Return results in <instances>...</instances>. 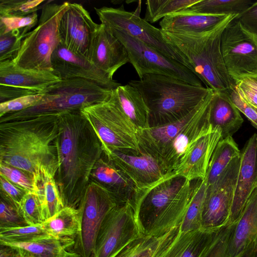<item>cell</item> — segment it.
<instances>
[{
	"instance_id": "1",
	"label": "cell",
	"mask_w": 257,
	"mask_h": 257,
	"mask_svg": "<svg viewBox=\"0 0 257 257\" xmlns=\"http://www.w3.org/2000/svg\"><path fill=\"white\" fill-rule=\"evenodd\" d=\"M55 176L64 207L78 209L103 152L93 128L79 111L60 113Z\"/></svg>"
},
{
	"instance_id": "2",
	"label": "cell",
	"mask_w": 257,
	"mask_h": 257,
	"mask_svg": "<svg viewBox=\"0 0 257 257\" xmlns=\"http://www.w3.org/2000/svg\"><path fill=\"white\" fill-rule=\"evenodd\" d=\"M60 114L0 121V163L19 169L32 179L41 167L55 177Z\"/></svg>"
},
{
	"instance_id": "3",
	"label": "cell",
	"mask_w": 257,
	"mask_h": 257,
	"mask_svg": "<svg viewBox=\"0 0 257 257\" xmlns=\"http://www.w3.org/2000/svg\"><path fill=\"white\" fill-rule=\"evenodd\" d=\"M238 15H229L212 29L200 33L172 34L163 38L188 63L190 69L215 91H230L235 84L226 68L221 51L223 31Z\"/></svg>"
},
{
	"instance_id": "4",
	"label": "cell",
	"mask_w": 257,
	"mask_h": 257,
	"mask_svg": "<svg viewBox=\"0 0 257 257\" xmlns=\"http://www.w3.org/2000/svg\"><path fill=\"white\" fill-rule=\"evenodd\" d=\"M128 84L142 94L150 110V125L155 126L185 117L206 97L211 89L190 84L174 77L156 74L144 75Z\"/></svg>"
},
{
	"instance_id": "5",
	"label": "cell",
	"mask_w": 257,
	"mask_h": 257,
	"mask_svg": "<svg viewBox=\"0 0 257 257\" xmlns=\"http://www.w3.org/2000/svg\"><path fill=\"white\" fill-rule=\"evenodd\" d=\"M192 189V182L181 177L170 178L153 188L139 211L143 234L160 236L180 226L189 206Z\"/></svg>"
},
{
	"instance_id": "6",
	"label": "cell",
	"mask_w": 257,
	"mask_h": 257,
	"mask_svg": "<svg viewBox=\"0 0 257 257\" xmlns=\"http://www.w3.org/2000/svg\"><path fill=\"white\" fill-rule=\"evenodd\" d=\"M111 90L81 79H61L42 92L44 95L35 106L0 117V121L20 118L79 111L109 99Z\"/></svg>"
},
{
	"instance_id": "7",
	"label": "cell",
	"mask_w": 257,
	"mask_h": 257,
	"mask_svg": "<svg viewBox=\"0 0 257 257\" xmlns=\"http://www.w3.org/2000/svg\"><path fill=\"white\" fill-rule=\"evenodd\" d=\"M69 2L48 3L42 10L36 27L23 39L17 56L12 60L24 68L53 72L52 54L60 43L59 26Z\"/></svg>"
},
{
	"instance_id": "8",
	"label": "cell",
	"mask_w": 257,
	"mask_h": 257,
	"mask_svg": "<svg viewBox=\"0 0 257 257\" xmlns=\"http://www.w3.org/2000/svg\"><path fill=\"white\" fill-rule=\"evenodd\" d=\"M97 136L105 157L119 152L139 155L138 127L109 99L80 110Z\"/></svg>"
},
{
	"instance_id": "9",
	"label": "cell",
	"mask_w": 257,
	"mask_h": 257,
	"mask_svg": "<svg viewBox=\"0 0 257 257\" xmlns=\"http://www.w3.org/2000/svg\"><path fill=\"white\" fill-rule=\"evenodd\" d=\"M144 235L130 202L117 204L106 215L96 237L93 257H114Z\"/></svg>"
},
{
	"instance_id": "10",
	"label": "cell",
	"mask_w": 257,
	"mask_h": 257,
	"mask_svg": "<svg viewBox=\"0 0 257 257\" xmlns=\"http://www.w3.org/2000/svg\"><path fill=\"white\" fill-rule=\"evenodd\" d=\"M116 205L115 199L102 185L89 183L78 208L80 229L71 252L82 257H93L96 237L107 213Z\"/></svg>"
},
{
	"instance_id": "11",
	"label": "cell",
	"mask_w": 257,
	"mask_h": 257,
	"mask_svg": "<svg viewBox=\"0 0 257 257\" xmlns=\"http://www.w3.org/2000/svg\"><path fill=\"white\" fill-rule=\"evenodd\" d=\"M108 29L124 46L129 62L133 66L140 79L146 74H161L177 78L196 86H203L199 78L182 64L167 57L124 32Z\"/></svg>"
},
{
	"instance_id": "12",
	"label": "cell",
	"mask_w": 257,
	"mask_h": 257,
	"mask_svg": "<svg viewBox=\"0 0 257 257\" xmlns=\"http://www.w3.org/2000/svg\"><path fill=\"white\" fill-rule=\"evenodd\" d=\"M221 45L226 68L235 84L257 76V37L245 30L237 17L223 31Z\"/></svg>"
},
{
	"instance_id": "13",
	"label": "cell",
	"mask_w": 257,
	"mask_h": 257,
	"mask_svg": "<svg viewBox=\"0 0 257 257\" xmlns=\"http://www.w3.org/2000/svg\"><path fill=\"white\" fill-rule=\"evenodd\" d=\"M94 9L101 24L107 28L124 32L190 69L186 61L166 42L161 29L153 26L136 12L125 11L123 5L118 8L102 7Z\"/></svg>"
},
{
	"instance_id": "14",
	"label": "cell",
	"mask_w": 257,
	"mask_h": 257,
	"mask_svg": "<svg viewBox=\"0 0 257 257\" xmlns=\"http://www.w3.org/2000/svg\"><path fill=\"white\" fill-rule=\"evenodd\" d=\"M106 158L134 183L139 193L141 205L153 188L175 177L164 162L145 152L136 155L114 152Z\"/></svg>"
},
{
	"instance_id": "15",
	"label": "cell",
	"mask_w": 257,
	"mask_h": 257,
	"mask_svg": "<svg viewBox=\"0 0 257 257\" xmlns=\"http://www.w3.org/2000/svg\"><path fill=\"white\" fill-rule=\"evenodd\" d=\"M240 164V155L232 160L212 185L207 187L202 228H220L228 224Z\"/></svg>"
},
{
	"instance_id": "16",
	"label": "cell",
	"mask_w": 257,
	"mask_h": 257,
	"mask_svg": "<svg viewBox=\"0 0 257 257\" xmlns=\"http://www.w3.org/2000/svg\"><path fill=\"white\" fill-rule=\"evenodd\" d=\"M99 24L81 5L69 3L59 26L60 44L88 60L92 42Z\"/></svg>"
},
{
	"instance_id": "17",
	"label": "cell",
	"mask_w": 257,
	"mask_h": 257,
	"mask_svg": "<svg viewBox=\"0 0 257 257\" xmlns=\"http://www.w3.org/2000/svg\"><path fill=\"white\" fill-rule=\"evenodd\" d=\"M51 62L53 72L60 79H84L109 90L121 84L110 78L89 60L73 53L60 43L52 53Z\"/></svg>"
},
{
	"instance_id": "18",
	"label": "cell",
	"mask_w": 257,
	"mask_h": 257,
	"mask_svg": "<svg viewBox=\"0 0 257 257\" xmlns=\"http://www.w3.org/2000/svg\"><path fill=\"white\" fill-rule=\"evenodd\" d=\"M213 93L212 90L181 129L163 158V162L171 171L175 169L182 157L192 146L213 128L209 117Z\"/></svg>"
},
{
	"instance_id": "19",
	"label": "cell",
	"mask_w": 257,
	"mask_h": 257,
	"mask_svg": "<svg viewBox=\"0 0 257 257\" xmlns=\"http://www.w3.org/2000/svg\"><path fill=\"white\" fill-rule=\"evenodd\" d=\"M257 187V134L240 150V164L228 224L238 219L251 193Z\"/></svg>"
},
{
	"instance_id": "20",
	"label": "cell",
	"mask_w": 257,
	"mask_h": 257,
	"mask_svg": "<svg viewBox=\"0 0 257 257\" xmlns=\"http://www.w3.org/2000/svg\"><path fill=\"white\" fill-rule=\"evenodd\" d=\"M221 138L220 130L217 127L202 137L182 157L172 171L175 176L190 181L204 180L213 153Z\"/></svg>"
},
{
	"instance_id": "21",
	"label": "cell",
	"mask_w": 257,
	"mask_h": 257,
	"mask_svg": "<svg viewBox=\"0 0 257 257\" xmlns=\"http://www.w3.org/2000/svg\"><path fill=\"white\" fill-rule=\"evenodd\" d=\"M88 60L111 79L119 68L129 62L124 46L101 24L94 37Z\"/></svg>"
},
{
	"instance_id": "22",
	"label": "cell",
	"mask_w": 257,
	"mask_h": 257,
	"mask_svg": "<svg viewBox=\"0 0 257 257\" xmlns=\"http://www.w3.org/2000/svg\"><path fill=\"white\" fill-rule=\"evenodd\" d=\"M91 176L110 193L117 204L130 202L139 214L141 202L138 190L132 180L114 164L100 158Z\"/></svg>"
},
{
	"instance_id": "23",
	"label": "cell",
	"mask_w": 257,
	"mask_h": 257,
	"mask_svg": "<svg viewBox=\"0 0 257 257\" xmlns=\"http://www.w3.org/2000/svg\"><path fill=\"white\" fill-rule=\"evenodd\" d=\"M250 249L257 256V187L235 222L228 245L227 257H238Z\"/></svg>"
},
{
	"instance_id": "24",
	"label": "cell",
	"mask_w": 257,
	"mask_h": 257,
	"mask_svg": "<svg viewBox=\"0 0 257 257\" xmlns=\"http://www.w3.org/2000/svg\"><path fill=\"white\" fill-rule=\"evenodd\" d=\"M200 104L190 113L178 120L164 125L138 129L140 152L151 155L163 162V158L173 142L194 114Z\"/></svg>"
},
{
	"instance_id": "25",
	"label": "cell",
	"mask_w": 257,
	"mask_h": 257,
	"mask_svg": "<svg viewBox=\"0 0 257 257\" xmlns=\"http://www.w3.org/2000/svg\"><path fill=\"white\" fill-rule=\"evenodd\" d=\"M60 80L53 72L24 68L12 60L0 62V85L43 91Z\"/></svg>"
},
{
	"instance_id": "26",
	"label": "cell",
	"mask_w": 257,
	"mask_h": 257,
	"mask_svg": "<svg viewBox=\"0 0 257 257\" xmlns=\"http://www.w3.org/2000/svg\"><path fill=\"white\" fill-rule=\"evenodd\" d=\"M222 227L180 231L174 243L163 257H206Z\"/></svg>"
},
{
	"instance_id": "27",
	"label": "cell",
	"mask_w": 257,
	"mask_h": 257,
	"mask_svg": "<svg viewBox=\"0 0 257 257\" xmlns=\"http://www.w3.org/2000/svg\"><path fill=\"white\" fill-rule=\"evenodd\" d=\"M230 91H213L210 106V122L213 127H218L221 139L232 137L241 127L243 119L232 102Z\"/></svg>"
},
{
	"instance_id": "28",
	"label": "cell",
	"mask_w": 257,
	"mask_h": 257,
	"mask_svg": "<svg viewBox=\"0 0 257 257\" xmlns=\"http://www.w3.org/2000/svg\"><path fill=\"white\" fill-rule=\"evenodd\" d=\"M109 100L138 127L150 126V110L139 91L132 85H120L111 90Z\"/></svg>"
},
{
	"instance_id": "29",
	"label": "cell",
	"mask_w": 257,
	"mask_h": 257,
	"mask_svg": "<svg viewBox=\"0 0 257 257\" xmlns=\"http://www.w3.org/2000/svg\"><path fill=\"white\" fill-rule=\"evenodd\" d=\"M227 16L202 15L179 11L162 19L159 25L162 31L169 33H200L212 29Z\"/></svg>"
},
{
	"instance_id": "30",
	"label": "cell",
	"mask_w": 257,
	"mask_h": 257,
	"mask_svg": "<svg viewBox=\"0 0 257 257\" xmlns=\"http://www.w3.org/2000/svg\"><path fill=\"white\" fill-rule=\"evenodd\" d=\"M180 226L160 236L143 235L114 257H163L178 236Z\"/></svg>"
},
{
	"instance_id": "31",
	"label": "cell",
	"mask_w": 257,
	"mask_h": 257,
	"mask_svg": "<svg viewBox=\"0 0 257 257\" xmlns=\"http://www.w3.org/2000/svg\"><path fill=\"white\" fill-rule=\"evenodd\" d=\"M33 191L41 203L45 221L64 207L55 177L41 167L33 175Z\"/></svg>"
},
{
	"instance_id": "32",
	"label": "cell",
	"mask_w": 257,
	"mask_h": 257,
	"mask_svg": "<svg viewBox=\"0 0 257 257\" xmlns=\"http://www.w3.org/2000/svg\"><path fill=\"white\" fill-rule=\"evenodd\" d=\"M42 225L50 236L57 238L71 237L75 239L80 229L78 209L64 207Z\"/></svg>"
},
{
	"instance_id": "33",
	"label": "cell",
	"mask_w": 257,
	"mask_h": 257,
	"mask_svg": "<svg viewBox=\"0 0 257 257\" xmlns=\"http://www.w3.org/2000/svg\"><path fill=\"white\" fill-rule=\"evenodd\" d=\"M240 155V150L232 137L220 140L213 153L204 179L207 187L212 185L232 160Z\"/></svg>"
},
{
	"instance_id": "34",
	"label": "cell",
	"mask_w": 257,
	"mask_h": 257,
	"mask_svg": "<svg viewBox=\"0 0 257 257\" xmlns=\"http://www.w3.org/2000/svg\"><path fill=\"white\" fill-rule=\"evenodd\" d=\"M74 243L73 238L49 236L29 243L6 244L19 247L29 257H62Z\"/></svg>"
},
{
	"instance_id": "35",
	"label": "cell",
	"mask_w": 257,
	"mask_h": 257,
	"mask_svg": "<svg viewBox=\"0 0 257 257\" xmlns=\"http://www.w3.org/2000/svg\"><path fill=\"white\" fill-rule=\"evenodd\" d=\"M255 1L252 0H199L189 8L181 11L202 15L242 14Z\"/></svg>"
},
{
	"instance_id": "36",
	"label": "cell",
	"mask_w": 257,
	"mask_h": 257,
	"mask_svg": "<svg viewBox=\"0 0 257 257\" xmlns=\"http://www.w3.org/2000/svg\"><path fill=\"white\" fill-rule=\"evenodd\" d=\"M190 202L180 226V232L201 228L202 214L207 191L205 179L193 181Z\"/></svg>"
},
{
	"instance_id": "37",
	"label": "cell",
	"mask_w": 257,
	"mask_h": 257,
	"mask_svg": "<svg viewBox=\"0 0 257 257\" xmlns=\"http://www.w3.org/2000/svg\"><path fill=\"white\" fill-rule=\"evenodd\" d=\"M199 0H148L144 19L154 23L167 16L185 10Z\"/></svg>"
},
{
	"instance_id": "38",
	"label": "cell",
	"mask_w": 257,
	"mask_h": 257,
	"mask_svg": "<svg viewBox=\"0 0 257 257\" xmlns=\"http://www.w3.org/2000/svg\"><path fill=\"white\" fill-rule=\"evenodd\" d=\"M49 236L42 224L0 228V243L4 244L29 243Z\"/></svg>"
},
{
	"instance_id": "39",
	"label": "cell",
	"mask_w": 257,
	"mask_h": 257,
	"mask_svg": "<svg viewBox=\"0 0 257 257\" xmlns=\"http://www.w3.org/2000/svg\"><path fill=\"white\" fill-rule=\"evenodd\" d=\"M44 0H1L0 17H25L37 12Z\"/></svg>"
},
{
	"instance_id": "40",
	"label": "cell",
	"mask_w": 257,
	"mask_h": 257,
	"mask_svg": "<svg viewBox=\"0 0 257 257\" xmlns=\"http://www.w3.org/2000/svg\"><path fill=\"white\" fill-rule=\"evenodd\" d=\"M29 32L27 29H23L0 35V62L13 60L17 56L23 39Z\"/></svg>"
},
{
	"instance_id": "41",
	"label": "cell",
	"mask_w": 257,
	"mask_h": 257,
	"mask_svg": "<svg viewBox=\"0 0 257 257\" xmlns=\"http://www.w3.org/2000/svg\"><path fill=\"white\" fill-rule=\"evenodd\" d=\"M19 210L30 225L42 224L45 222L41 203L34 191H28L19 204Z\"/></svg>"
},
{
	"instance_id": "42",
	"label": "cell",
	"mask_w": 257,
	"mask_h": 257,
	"mask_svg": "<svg viewBox=\"0 0 257 257\" xmlns=\"http://www.w3.org/2000/svg\"><path fill=\"white\" fill-rule=\"evenodd\" d=\"M30 225L21 214L19 206L1 197L0 228H10Z\"/></svg>"
},
{
	"instance_id": "43",
	"label": "cell",
	"mask_w": 257,
	"mask_h": 257,
	"mask_svg": "<svg viewBox=\"0 0 257 257\" xmlns=\"http://www.w3.org/2000/svg\"><path fill=\"white\" fill-rule=\"evenodd\" d=\"M38 21L37 12L25 17H0V35L15 30H30L37 25Z\"/></svg>"
},
{
	"instance_id": "44",
	"label": "cell",
	"mask_w": 257,
	"mask_h": 257,
	"mask_svg": "<svg viewBox=\"0 0 257 257\" xmlns=\"http://www.w3.org/2000/svg\"><path fill=\"white\" fill-rule=\"evenodd\" d=\"M44 93L23 96L0 103V117L9 113L17 112L37 105L44 97Z\"/></svg>"
},
{
	"instance_id": "45",
	"label": "cell",
	"mask_w": 257,
	"mask_h": 257,
	"mask_svg": "<svg viewBox=\"0 0 257 257\" xmlns=\"http://www.w3.org/2000/svg\"><path fill=\"white\" fill-rule=\"evenodd\" d=\"M0 174L26 191H33V179L27 173L15 167L0 163Z\"/></svg>"
},
{
	"instance_id": "46",
	"label": "cell",
	"mask_w": 257,
	"mask_h": 257,
	"mask_svg": "<svg viewBox=\"0 0 257 257\" xmlns=\"http://www.w3.org/2000/svg\"><path fill=\"white\" fill-rule=\"evenodd\" d=\"M1 197L19 206V204L27 191L16 186L0 174Z\"/></svg>"
},
{
	"instance_id": "47",
	"label": "cell",
	"mask_w": 257,
	"mask_h": 257,
	"mask_svg": "<svg viewBox=\"0 0 257 257\" xmlns=\"http://www.w3.org/2000/svg\"><path fill=\"white\" fill-rule=\"evenodd\" d=\"M42 91L30 88L0 85V101L2 103L23 96L42 93Z\"/></svg>"
},
{
	"instance_id": "48",
	"label": "cell",
	"mask_w": 257,
	"mask_h": 257,
	"mask_svg": "<svg viewBox=\"0 0 257 257\" xmlns=\"http://www.w3.org/2000/svg\"><path fill=\"white\" fill-rule=\"evenodd\" d=\"M231 99L239 109L257 129V109L247 103L234 88L229 92Z\"/></svg>"
},
{
	"instance_id": "49",
	"label": "cell",
	"mask_w": 257,
	"mask_h": 257,
	"mask_svg": "<svg viewBox=\"0 0 257 257\" xmlns=\"http://www.w3.org/2000/svg\"><path fill=\"white\" fill-rule=\"evenodd\" d=\"M237 18L245 30L257 37V1Z\"/></svg>"
},
{
	"instance_id": "50",
	"label": "cell",
	"mask_w": 257,
	"mask_h": 257,
	"mask_svg": "<svg viewBox=\"0 0 257 257\" xmlns=\"http://www.w3.org/2000/svg\"><path fill=\"white\" fill-rule=\"evenodd\" d=\"M0 257H23L22 250L18 247L0 243Z\"/></svg>"
},
{
	"instance_id": "51",
	"label": "cell",
	"mask_w": 257,
	"mask_h": 257,
	"mask_svg": "<svg viewBox=\"0 0 257 257\" xmlns=\"http://www.w3.org/2000/svg\"><path fill=\"white\" fill-rule=\"evenodd\" d=\"M239 81L253 90L257 94V76L244 78Z\"/></svg>"
},
{
	"instance_id": "52",
	"label": "cell",
	"mask_w": 257,
	"mask_h": 257,
	"mask_svg": "<svg viewBox=\"0 0 257 257\" xmlns=\"http://www.w3.org/2000/svg\"><path fill=\"white\" fill-rule=\"evenodd\" d=\"M238 257H257L254 251L250 249Z\"/></svg>"
},
{
	"instance_id": "53",
	"label": "cell",
	"mask_w": 257,
	"mask_h": 257,
	"mask_svg": "<svg viewBox=\"0 0 257 257\" xmlns=\"http://www.w3.org/2000/svg\"><path fill=\"white\" fill-rule=\"evenodd\" d=\"M62 257H82L79 254L73 252L66 251Z\"/></svg>"
},
{
	"instance_id": "54",
	"label": "cell",
	"mask_w": 257,
	"mask_h": 257,
	"mask_svg": "<svg viewBox=\"0 0 257 257\" xmlns=\"http://www.w3.org/2000/svg\"><path fill=\"white\" fill-rule=\"evenodd\" d=\"M23 257H29V256H27V255H25V254H23Z\"/></svg>"
}]
</instances>
